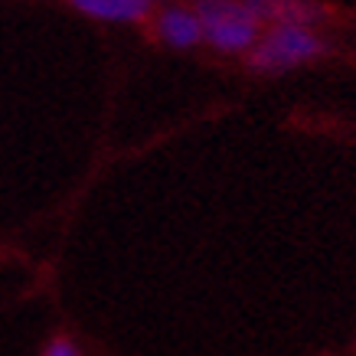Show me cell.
I'll list each match as a JSON object with an SVG mask.
<instances>
[{"instance_id":"cell-1","label":"cell","mask_w":356,"mask_h":356,"mask_svg":"<svg viewBox=\"0 0 356 356\" xmlns=\"http://www.w3.org/2000/svg\"><path fill=\"white\" fill-rule=\"evenodd\" d=\"M324 53L327 43L314 30L294 26V23H278L265 36L255 40V46L245 53V63L255 72H281V69H294L301 63H311V59Z\"/></svg>"},{"instance_id":"cell-4","label":"cell","mask_w":356,"mask_h":356,"mask_svg":"<svg viewBox=\"0 0 356 356\" xmlns=\"http://www.w3.org/2000/svg\"><path fill=\"white\" fill-rule=\"evenodd\" d=\"M154 30H157V40L173 49H193L196 43H203V26L190 7H163L157 13Z\"/></svg>"},{"instance_id":"cell-2","label":"cell","mask_w":356,"mask_h":356,"mask_svg":"<svg viewBox=\"0 0 356 356\" xmlns=\"http://www.w3.org/2000/svg\"><path fill=\"white\" fill-rule=\"evenodd\" d=\"M193 13L219 53H248L261 36V23L242 7V0H193Z\"/></svg>"},{"instance_id":"cell-5","label":"cell","mask_w":356,"mask_h":356,"mask_svg":"<svg viewBox=\"0 0 356 356\" xmlns=\"http://www.w3.org/2000/svg\"><path fill=\"white\" fill-rule=\"evenodd\" d=\"M76 10L95 17V20H118V23H138L151 13L154 0H69Z\"/></svg>"},{"instance_id":"cell-6","label":"cell","mask_w":356,"mask_h":356,"mask_svg":"<svg viewBox=\"0 0 356 356\" xmlns=\"http://www.w3.org/2000/svg\"><path fill=\"white\" fill-rule=\"evenodd\" d=\"M43 356H79V350H76V343H72L69 337H53V340L46 343Z\"/></svg>"},{"instance_id":"cell-3","label":"cell","mask_w":356,"mask_h":356,"mask_svg":"<svg viewBox=\"0 0 356 356\" xmlns=\"http://www.w3.org/2000/svg\"><path fill=\"white\" fill-rule=\"evenodd\" d=\"M252 17L259 23H294V26H314L327 17L324 7H317L314 0H242Z\"/></svg>"}]
</instances>
